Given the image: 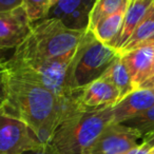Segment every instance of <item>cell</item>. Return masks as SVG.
Masks as SVG:
<instances>
[{
    "label": "cell",
    "mask_w": 154,
    "mask_h": 154,
    "mask_svg": "<svg viewBox=\"0 0 154 154\" xmlns=\"http://www.w3.org/2000/svg\"><path fill=\"white\" fill-rule=\"evenodd\" d=\"M5 73L7 98L0 111L23 122L40 143H50L66 113L82 103L64 105L42 86L0 68Z\"/></svg>",
    "instance_id": "cell-1"
},
{
    "label": "cell",
    "mask_w": 154,
    "mask_h": 154,
    "mask_svg": "<svg viewBox=\"0 0 154 154\" xmlns=\"http://www.w3.org/2000/svg\"><path fill=\"white\" fill-rule=\"evenodd\" d=\"M112 120L113 107L77 108L64 115L50 143L60 154H87Z\"/></svg>",
    "instance_id": "cell-2"
},
{
    "label": "cell",
    "mask_w": 154,
    "mask_h": 154,
    "mask_svg": "<svg viewBox=\"0 0 154 154\" xmlns=\"http://www.w3.org/2000/svg\"><path fill=\"white\" fill-rule=\"evenodd\" d=\"M86 31L68 28L57 18L39 20L32 23L30 34L11 57L57 59L75 55Z\"/></svg>",
    "instance_id": "cell-3"
},
{
    "label": "cell",
    "mask_w": 154,
    "mask_h": 154,
    "mask_svg": "<svg viewBox=\"0 0 154 154\" xmlns=\"http://www.w3.org/2000/svg\"><path fill=\"white\" fill-rule=\"evenodd\" d=\"M119 56L116 49L98 41L92 32L86 31L76 50L71 68V85L74 90L86 86L103 76Z\"/></svg>",
    "instance_id": "cell-4"
},
{
    "label": "cell",
    "mask_w": 154,
    "mask_h": 154,
    "mask_svg": "<svg viewBox=\"0 0 154 154\" xmlns=\"http://www.w3.org/2000/svg\"><path fill=\"white\" fill-rule=\"evenodd\" d=\"M41 145L20 119L0 111V154H22Z\"/></svg>",
    "instance_id": "cell-5"
},
{
    "label": "cell",
    "mask_w": 154,
    "mask_h": 154,
    "mask_svg": "<svg viewBox=\"0 0 154 154\" xmlns=\"http://www.w3.org/2000/svg\"><path fill=\"white\" fill-rule=\"evenodd\" d=\"M140 140L143 137L137 131L122 124H110L87 154H124L140 145Z\"/></svg>",
    "instance_id": "cell-6"
},
{
    "label": "cell",
    "mask_w": 154,
    "mask_h": 154,
    "mask_svg": "<svg viewBox=\"0 0 154 154\" xmlns=\"http://www.w3.org/2000/svg\"><path fill=\"white\" fill-rule=\"evenodd\" d=\"M32 23L23 7L0 13V51L16 49L30 34Z\"/></svg>",
    "instance_id": "cell-7"
},
{
    "label": "cell",
    "mask_w": 154,
    "mask_h": 154,
    "mask_svg": "<svg viewBox=\"0 0 154 154\" xmlns=\"http://www.w3.org/2000/svg\"><path fill=\"white\" fill-rule=\"evenodd\" d=\"M120 56L130 74L135 89H138L150 76V71L154 60V43L143 45Z\"/></svg>",
    "instance_id": "cell-8"
},
{
    "label": "cell",
    "mask_w": 154,
    "mask_h": 154,
    "mask_svg": "<svg viewBox=\"0 0 154 154\" xmlns=\"http://www.w3.org/2000/svg\"><path fill=\"white\" fill-rule=\"evenodd\" d=\"M154 105V89H136L113 106L112 124H120Z\"/></svg>",
    "instance_id": "cell-9"
},
{
    "label": "cell",
    "mask_w": 154,
    "mask_h": 154,
    "mask_svg": "<svg viewBox=\"0 0 154 154\" xmlns=\"http://www.w3.org/2000/svg\"><path fill=\"white\" fill-rule=\"evenodd\" d=\"M89 13L90 8L84 0H58L47 18H57L70 29L87 30Z\"/></svg>",
    "instance_id": "cell-10"
},
{
    "label": "cell",
    "mask_w": 154,
    "mask_h": 154,
    "mask_svg": "<svg viewBox=\"0 0 154 154\" xmlns=\"http://www.w3.org/2000/svg\"><path fill=\"white\" fill-rule=\"evenodd\" d=\"M119 101V92L111 84L100 77L82 89L80 103L87 109L113 107Z\"/></svg>",
    "instance_id": "cell-11"
},
{
    "label": "cell",
    "mask_w": 154,
    "mask_h": 154,
    "mask_svg": "<svg viewBox=\"0 0 154 154\" xmlns=\"http://www.w3.org/2000/svg\"><path fill=\"white\" fill-rule=\"evenodd\" d=\"M153 5L154 0H130L124 22H122V30L113 43L114 49H116L117 51L122 49V47L132 36L135 29L143 21Z\"/></svg>",
    "instance_id": "cell-12"
},
{
    "label": "cell",
    "mask_w": 154,
    "mask_h": 154,
    "mask_svg": "<svg viewBox=\"0 0 154 154\" xmlns=\"http://www.w3.org/2000/svg\"><path fill=\"white\" fill-rule=\"evenodd\" d=\"M129 3L125 5L117 12L100 20L96 24V26L91 31L97 40L113 48L114 41L116 40L120 30H122V22H124Z\"/></svg>",
    "instance_id": "cell-13"
},
{
    "label": "cell",
    "mask_w": 154,
    "mask_h": 154,
    "mask_svg": "<svg viewBox=\"0 0 154 154\" xmlns=\"http://www.w3.org/2000/svg\"><path fill=\"white\" fill-rule=\"evenodd\" d=\"M101 77L110 82L117 89L119 92V100L136 90L120 55L114 60L113 63L107 69V71L103 73Z\"/></svg>",
    "instance_id": "cell-14"
},
{
    "label": "cell",
    "mask_w": 154,
    "mask_h": 154,
    "mask_svg": "<svg viewBox=\"0 0 154 154\" xmlns=\"http://www.w3.org/2000/svg\"><path fill=\"white\" fill-rule=\"evenodd\" d=\"M147 43H154V5L118 53L122 55Z\"/></svg>",
    "instance_id": "cell-15"
},
{
    "label": "cell",
    "mask_w": 154,
    "mask_h": 154,
    "mask_svg": "<svg viewBox=\"0 0 154 154\" xmlns=\"http://www.w3.org/2000/svg\"><path fill=\"white\" fill-rule=\"evenodd\" d=\"M130 0H95L88 17L87 31L91 32L100 20L117 12Z\"/></svg>",
    "instance_id": "cell-16"
},
{
    "label": "cell",
    "mask_w": 154,
    "mask_h": 154,
    "mask_svg": "<svg viewBox=\"0 0 154 154\" xmlns=\"http://www.w3.org/2000/svg\"><path fill=\"white\" fill-rule=\"evenodd\" d=\"M124 126L137 131L143 139L154 133V105L146 111L120 122Z\"/></svg>",
    "instance_id": "cell-17"
},
{
    "label": "cell",
    "mask_w": 154,
    "mask_h": 154,
    "mask_svg": "<svg viewBox=\"0 0 154 154\" xmlns=\"http://www.w3.org/2000/svg\"><path fill=\"white\" fill-rule=\"evenodd\" d=\"M52 5V0H23L22 7L31 23H34L48 17Z\"/></svg>",
    "instance_id": "cell-18"
},
{
    "label": "cell",
    "mask_w": 154,
    "mask_h": 154,
    "mask_svg": "<svg viewBox=\"0 0 154 154\" xmlns=\"http://www.w3.org/2000/svg\"><path fill=\"white\" fill-rule=\"evenodd\" d=\"M22 154H60L51 143H41L34 149L28 150Z\"/></svg>",
    "instance_id": "cell-19"
},
{
    "label": "cell",
    "mask_w": 154,
    "mask_h": 154,
    "mask_svg": "<svg viewBox=\"0 0 154 154\" xmlns=\"http://www.w3.org/2000/svg\"><path fill=\"white\" fill-rule=\"evenodd\" d=\"M23 0H0V13H5L22 7Z\"/></svg>",
    "instance_id": "cell-20"
},
{
    "label": "cell",
    "mask_w": 154,
    "mask_h": 154,
    "mask_svg": "<svg viewBox=\"0 0 154 154\" xmlns=\"http://www.w3.org/2000/svg\"><path fill=\"white\" fill-rule=\"evenodd\" d=\"M5 98H7V88H5V73L0 69V109L2 108Z\"/></svg>",
    "instance_id": "cell-21"
},
{
    "label": "cell",
    "mask_w": 154,
    "mask_h": 154,
    "mask_svg": "<svg viewBox=\"0 0 154 154\" xmlns=\"http://www.w3.org/2000/svg\"><path fill=\"white\" fill-rule=\"evenodd\" d=\"M124 154H151V148H149L145 143H143Z\"/></svg>",
    "instance_id": "cell-22"
},
{
    "label": "cell",
    "mask_w": 154,
    "mask_h": 154,
    "mask_svg": "<svg viewBox=\"0 0 154 154\" xmlns=\"http://www.w3.org/2000/svg\"><path fill=\"white\" fill-rule=\"evenodd\" d=\"M140 89H154V75L145 80L143 84L139 86Z\"/></svg>",
    "instance_id": "cell-23"
},
{
    "label": "cell",
    "mask_w": 154,
    "mask_h": 154,
    "mask_svg": "<svg viewBox=\"0 0 154 154\" xmlns=\"http://www.w3.org/2000/svg\"><path fill=\"white\" fill-rule=\"evenodd\" d=\"M143 143H145L146 145L148 146L149 148H154V133L151 135H149V136L145 137V138L143 139Z\"/></svg>",
    "instance_id": "cell-24"
},
{
    "label": "cell",
    "mask_w": 154,
    "mask_h": 154,
    "mask_svg": "<svg viewBox=\"0 0 154 154\" xmlns=\"http://www.w3.org/2000/svg\"><path fill=\"white\" fill-rule=\"evenodd\" d=\"M153 75H154V60H153V63H152V68H151V71H150V76L149 77L153 76Z\"/></svg>",
    "instance_id": "cell-25"
},
{
    "label": "cell",
    "mask_w": 154,
    "mask_h": 154,
    "mask_svg": "<svg viewBox=\"0 0 154 154\" xmlns=\"http://www.w3.org/2000/svg\"><path fill=\"white\" fill-rule=\"evenodd\" d=\"M57 1H58V0H52V3H53V5H55ZM52 7H53V5H52Z\"/></svg>",
    "instance_id": "cell-26"
},
{
    "label": "cell",
    "mask_w": 154,
    "mask_h": 154,
    "mask_svg": "<svg viewBox=\"0 0 154 154\" xmlns=\"http://www.w3.org/2000/svg\"><path fill=\"white\" fill-rule=\"evenodd\" d=\"M151 154H154V148H152L151 149Z\"/></svg>",
    "instance_id": "cell-27"
}]
</instances>
